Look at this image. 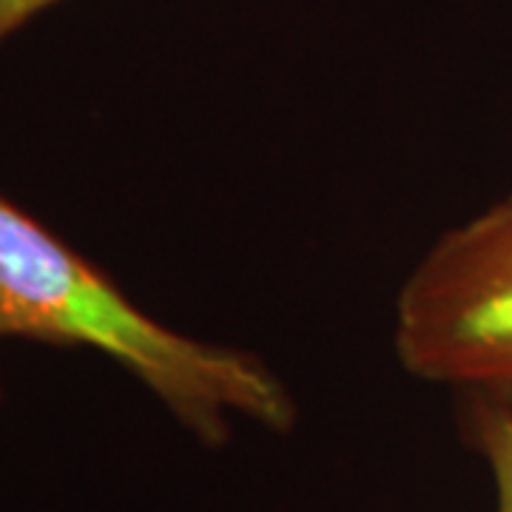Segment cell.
<instances>
[{"label":"cell","instance_id":"obj_5","mask_svg":"<svg viewBox=\"0 0 512 512\" xmlns=\"http://www.w3.org/2000/svg\"><path fill=\"white\" fill-rule=\"evenodd\" d=\"M0 399H3V390H0Z\"/></svg>","mask_w":512,"mask_h":512},{"label":"cell","instance_id":"obj_4","mask_svg":"<svg viewBox=\"0 0 512 512\" xmlns=\"http://www.w3.org/2000/svg\"><path fill=\"white\" fill-rule=\"evenodd\" d=\"M57 3H63V0H0V43Z\"/></svg>","mask_w":512,"mask_h":512},{"label":"cell","instance_id":"obj_3","mask_svg":"<svg viewBox=\"0 0 512 512\" xmlns=\"http://www.w3.org/2000/svg\"><path fill=\"white\" fill-rule=\"evenodd\" d=\"M464 436L487 464L495 490V512H512V404L467 396Z\"/></svg>","mask_w":512,"mask_h":512},{"label":"cell","instance_id":"obj_1","mask_svg":"<svg viewBox=\"0 0 512 512\" xmlns=\"http://www.w3.org/2000/svg\"><path fill=\"white\" fill-rule=\"evenodd\" d=\"M0 339L100 350L205 447L231 439L234 419L291 433V390L248 350L211 345L134 305L109 276L0 194Z\"/></svg>","mask_w":512,"mask_h":512},{"label":"cell","instance_id":"obj_2","mask_svg":"<svg viewBox=\"0 0 512 512\" xmlns=\"http://www.w3.org/2000/svg\"><path fill=\"white\" fill-rule=\"evenodd\" d=\"M393 345L416 379L512 404V191L421 256L396 299Z\"/></svg>","mask_w":512,"mask_h":512}]
</instances>
